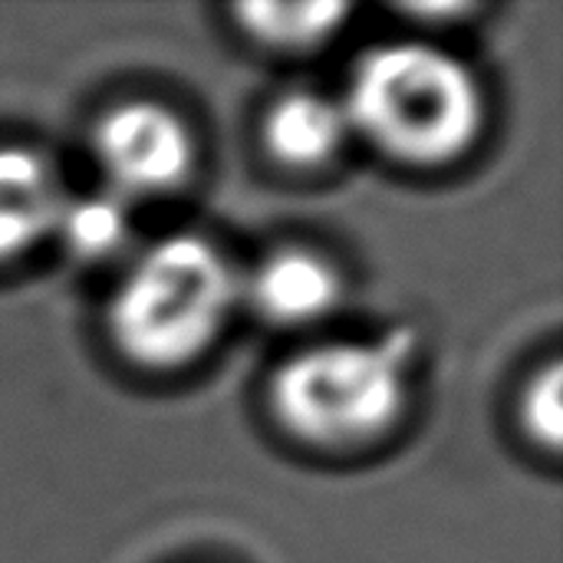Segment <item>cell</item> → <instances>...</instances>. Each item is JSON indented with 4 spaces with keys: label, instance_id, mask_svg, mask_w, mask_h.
<instances>
[{
    "label": "cell",
    "instance_id": "obj_1",
    "mask_svg": "<svg viewBox=\"0 0 563 563\" xmlns=\"http://www.w3.org/2000/svg\"><path fill=\"white\" fill-rule=\"evenodd\" d=\"M350 129L406 165L459 158L482 129L475 73L442 46L396 40L366 49L343 99Z\"/></svg>",
    "mask_w": 563,
    "mask_h": 563
},
{
    "label": "cell",
    "instance_id": "obj_2",
    "mask_svg": "<svg viewBox=\"0 0 563 563\" xmlns=\"http://www.w3.org/2000/svg\"><path fill=\"white\" fill-rule=\"evenodd\" d=\"M234 300L228 257L201 234H172L125 271L109 303V333L132 363L178 369L218 340Z\"/></svg>",
    "mask_w": 563,
    "mask_h": 563
},
{
    "label": "cell",
    "instance_id": "obj_3",
    "mask_svg": "<svg viewBox=\"0 0 563 563\" xmlns=\"http://www.w3.org/2000/svg\"><path fill=\"white\" fill-rule=\"evenodd\" d=\"M412 350L409 330L303 350L280 366L271 406L280 426L307 445L330 452L369 445L406 409Z\"/></svg>",
    "mask_w": 563,
    "mask_h": 563
},
{
    "label": "cell",
    "instance_id": "obj_4",
    "mask_svg": "<svg viewBox=\"0 0 563 563\" xmlns=\"http://www.w3.org/2000/svg\"><path fill=\"white\" fill-rule=\"evenodd\" d=\"M92 148L119 198L172 191L191 168V135L158 102H122L109 109L92 132Z\"/></svg>",
    "mask_w": 563,
    "mask_h": 563
},
{
    "label": "cell",
    "instance_id": "obj_5",
    "mask_svg": "<svg viewBox=\"0 0 563 563\" xmlns=\"http://www.w3.org/2000/svg\"><path fill=\"white\" fill-rule=\"evenodd\" d=\"M63 191L53 165L33 152L0 148V261L20 257L56 231Z\"/></svg>",
    "mask_w": 563,
    "mask_h": 563
},
{
    "label": "cell",
    "instance_id": "obj_6",
    "mask_svg": "<svg viewBox=\"0 0 563 563\" xmlns=\"http://www.w3.org/2000/svg\"><path fill=\"white\" fill-rule=\"evenodd\" d=\"M340 277L330 261L287 247L271 254L251 277V307L274 327H307L323 320L340 303Z\"/></svg>",
    "mask_w": 563,
    "mask_h": 563
},
{
    "label": "cell",
    "instance_id": "obj_7",
    "mask_svg": "<svg viewBox=\"0 0 563 563\" xmlns=\"http://www.w3.org/2000/svg\"><path fill=\"white\" fill-rule=\"evenodd\" d=\"M353 135L350 115L340 99L294 89L280 96L264 119V142L271 155L294 168H317L340 155Z\"/></svg>",
    "mask_w": 563,
    "mask_h": 563
},
{
    "label": "cell",
    "instance_id": "obj_8",
    "mask_svg": "<svg viewBox=\"0 0 563 563\" xmlns=\"http://www.w3.org/2000/svg\"><path fill=\"white\" fill-rule=\"evenodd\" d=\"M241 26L274 49H310L323 43L350 13L346 3H241Z\"/></svg>",
    "mask_w": 563,
    "mask_h": 563
},
{
    "label": "cell",
    "instance_id": "obj_9",
    "mask_svg": "<svg viewBox=\"0 0 563 563\" xmlns=\"http://www.w3.org/2000/svg\"><path fill=\"white\" fill-rule=\"evenodd\" d=\"M66 251L79 261H106L129 241V211L119 195H86L63 201L56 231Z\"/></svg>",
    "mask_w": 563,
    "mask_h": 563
},
{
    "label": "cell",
    "instance_id": "obj_10",
    "mask_svg": "<svg viewBox=\"0 0 563 563\" xmlns=\"http://www.w3.org/2000/svg\"><path fill=\"white\" fill-rule=\"evenodd\" d=\"M525 429L534 442L558 449L563 435V373L558 363H551L525 393L521 402Z\"/></svg>",
    "mask_w": 563,
    "mask_h": 563
}]
</instances>
